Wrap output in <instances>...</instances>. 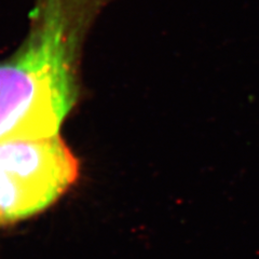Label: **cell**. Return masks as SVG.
<instances>
[{
  "label": "cell",
  "mask_w": 259,
  "mask_h": 259,
  "mask_svg": "<svg viewBox=\"0 0 259 259\" xmlns=\"http://www.w3.org/2000/svg\"><path fill=\"white\" fill-rule=\"evenodd\" d=\"M110 0H37L30 31L0 63V140L60 134L77 99L80 48Z\"/></svg>",
  "instance_id": "cell-1"
},
{
  "label": "cell",
  "mask_w": 259,
  "mask_h": 259,
  "mask_svg": "<svg viewBox=\"0 0 259 259\" xmlns=\"http://www.w3.org/2000/svg\"><path fill=\"white\" fill-rule=\"evenodd\" d=\"M78 169L60 134L0 140V226L53 204L75 183Z\"/></svg>",
  "instance_id": "cell-2"
}]
</instances>
